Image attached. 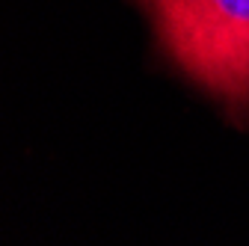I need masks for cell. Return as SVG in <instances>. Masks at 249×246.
<instances>
[{
  "mask_svg": "<svg viewBox=\"0 0 249 246\" xmlns=\"http://www.w3.org/2000/svg\"><path fill=\"white\" fill-rule=\"evenodd\" d=\"M166 56L229 107L249 104V0H145Z\"/></svg>",
  "mask_w": 249,
  "mask_h": 246,
  "instance_id": "obj_1",
  "label": "cell"
}]
</instances>
